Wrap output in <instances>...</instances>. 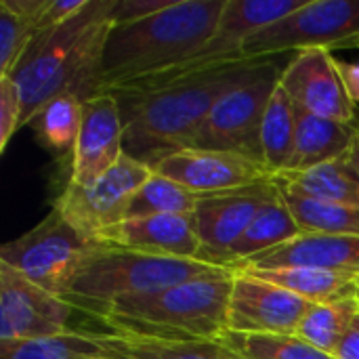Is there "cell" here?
Masks as SVG:
<instances>
[{
	"label": "cell",
	"instance_id": "obj_10",
	"mask_svg": "<svg viewBox=\"0 0 359 359\" xmlns=\"http://www.w3.org/2000/svg\"><path fill=\"white\" fill-rule=\"evenodd\" d=\"M305 2L307 0H227L221 21L217 25V32L191 59L183 61L181 65L172 69H166L162 74L135 82L130 86H139V88L162 86V84H170L175 80H181V78H187V76H194V74H200L219 65L244 61L242 46L250 34L259 32L261 27L282 17H288L290 13L299 11ZM130 86H124V88H130Z\"/></svg>",
	"mask_w": 359,
	"mask_h": 359
},
{
	"label": "cell",
	"instance_id": "obj_27",
	"mask_svg": "<svg viewBox=\"0 0 359 359\" xmlns=\"http://www.w3.org/2000/svg\"><path fill=\"white\" fill-rule=\"evenodd\" d=\"M294 130H297L294 103L286 95V90L278 84L267 105L263 128H261L263 164L271 177L288 170L292 149H294Z\"/></svg>",
	"mask_w": 359,
	"mask_h": 359
},
{
	"label": "cell",
	"instance_id": "obj_7",
	"mask_svg": "<svg viewBox=\"0 0 359 359\" xmlns=\"http://www.w3.org/2000/svg\"><path fill=\"white\" fill-rule=\"evenodd\" d=\"M359 36V0H307L299 11L250 34L244 61H263L309 48L337 50Z\"/></svg>",
	"mask_w": 359,
	"mask_h": 359
},
{
	"label": "cell",
	"instance_id": "obj_25",
	"mask_svg": "<svg viewBox=\"0 0 359 359\" xmlns=\"http://www.w3.org/2000/svg\"><path fill=\"white\" fill-rule=\"evenodd\" d=\"M278 185V183H276ZM280 196L290 208L301 233H328L359 238V208L292 194L280 187Z\"/></svg>",
	"mask_w": 359,
	"mask_h": 359
},
{
	"label": "cell",
	"instance_id": "obj_34",
	"mask_svg": "<svg viewBox=\"0 0 359 359\" xmlns=\"http://www.w3.org/2000/svg\"><path fill=\"white\" fill-rule=\"evenodd\" d=\"M339 63V69H341V76H343V82H345V88L351 97V101L355 103V107L359 105V61H341L337 59Z\"/></svg>",
	"mask_w": 359,
	"mask_h": 359
},
{
	"label": "cell",
	"instance_id": "obj_19",
	"mask_svg": "<svg viewBox=\"0 0 359 359\" xmlns=\"http://www.w3.org/2000/svg\"><path fill=\"white\" fill-rule=\"evenodd\" d=\"M273 181L299 196L359 208V135L339 158L305 172L276 175Z\"/></svg>",
	"mask_w": 359,
	"mask_h": 359
},
{
	"label": "cell",
	"instance_id": "obj_32",
	"mask_svg": "<svg viewBox=\"0 0 359 359\" xmlns=\"http://www.w3.org/2000/svg\"><path fill=\"white\" fill-rule=\"evenodd\" d=\"M21 128V97L11 76H0V151Z\"/></svg>",
	"mask_w": 359,
	"mask_h": 359
},
{
	"label": "cell",
	"instance_id": "obj_6",
	"mask_svg": "<svg viewBox=\"0 0 359 359\" xmlns=\"http://www.w3.org/2000/svg\"><path fill=\"white\" fill-rule=\"evenodd\" d=\"M282 69L276 57L261 61L250 78L215 103L191 147L229 151L263 164L261 128L271 95L280 84Z\"/></svg>",
	"mask_w": 359,
	"mask_h": 359
},
{
	"label": "cell",
	"instance_id": "obj_4",
	"mask_svg": "<svg viewBox=\"0 0 359 359\" xmlns=\"http://www.w3.org/2000/svg\"><path fill=\"white\" fill-rule=\"evenodd\" d=\"M233 271L196 278L116 301L97 322L109 334L145 341H219L227 326Z\"/></svg>",
	"mask_w": 359,
	"mask_h": 359
},
{
	"label": "cell",
	"instance_id": "obj_33",
	"mask_svg": "<svg viewBox=\"0 0 359 359\" xmlns=\"http://www.w3.org/2000/svg\"><path fill=\"white\" fill-rule=\"evenodd\" d=\"M172 0H114L111 21L114 23H130L145 19L162 8H166Z\"/></svg>",
	"mask_w": 359,
	"mask_h": 359
},
{
	"label": "cell",
	"instance_id": "obj_16",
	"mask_svg": "<svg viewBox=\"0 0 359 359\" xmlns=\"http://www.w3.org/2000/svg\"><path fill=\"white\" fill-rule=\"evenodd\" d=\"M124 156V120L114 93H103L84 103L80 135L72 158V183L88 185Z\"/></svg>",
	"mask_w": 359,
	"mask_h": 359
},
{
	"label": "cell",
	"instance_id": "obj_20",
	"mask_svg": "<svg viewBox=\"0 0 359 359\" xmlns=\"http://www.w3.org/2000/svg\"><path fill=\"white\" fill-rule=\"evenodd\" d=\"M294 120H297L294 149L288 170L284 172H305L339 158L343 151L351 147V143L359 135V126L355 124L328 120L309 114L297 105H294Z\"/></svg>",
	"mask_w": 359,
	"mask_h": 359
},
{
	"label": "cell",
	"instance_id": "obj_38",
	"mask_svg": "<svg viewBox=\"0 0 359 359\" xmlns=\"http://www.w3.org/2000/svg\"><path fill=\"white\" fill-rule=\"evenodd\" d=\"M358 301H359V278H358Z\"/></svg>",
	"mask_w": 359,
	"mask_h": 359
},
{
	"label": "cell",
	"instance_id": "obj_28",
	"mask_svg": "<svg viewBox=\"0 0 359 359\" xmlns=\"http://www.w3.org/2000/svg\"><path fill=\"white\" fill-rule=\"evenodd\" d=\"M358 316V299L311 305L309 313L297 330V337L309 343L311 347L324 351L326 355H334L337 347L341 345Z\"/></svg>",
	"mask_w": 359,
	"mask_h": 359
},
{
	"label": "cell",
	"instance_id": "obj_21",
	"mask_svg": "<svg viewBox=\"0 0 359 359\" xmlns=\"http://www.w3.org/2000/svg\"><path fill=\"white\" fill-rule=\"evenodd\" d=\"M297 236H301V229L278 189V196L257 212V217L246 227L242 238L229 248V252L223 259V267L233 271L238 265L250 261L252 257L273 250L294 240Z\"/></svg>",
	"mask_w": 359,
	"mask_h": 359
},
{
	"label": "cell",
	"instance_id": "obj_36",
	"mask_svg": "<svg viewBox=\"0 0 359 359\" xmlns=\"http://www.w3.org/2000/svg\"><path fill=\"white\" fill-rule=\"evenodd\" d=\"M107 341V339H105ZM109 345V343H107ZM109 353L107 355H103V358H99V359H143V358H137V355H130V353H126V351H120V349H116V347H111L109 345Z\"/></svg>",
	"mask_w": 359,
	"mask_h": 359
},
{
	"label": "cell",
	"instance_id": "obj_9",
	"mask_svg": "<svg viewBox=\"0 0 359 359\" xmlns=\"http://www.w3.org/2000/svg\"><path fill=\"white\" fill-rule=\"evenodd\" d=\"M151 172L149 166L124 154L116 166L88 185L67 181L63 194L55 202V210H59L80 236L99 242L107 229L126 221L135 194Z\"/></svg>",
	"mask_w": 359,
	"mask_h": 359
},
{
	"label": "cell",
	"instance_id": "obj_13",
	"mask_svg": "<svg viewBox=\"0 0 359 359\" xmlns=\"http://www.w3.org/2000/svg\"><path fill=\"white\" fill-rule=\"evenodd\" d=\"M280 86L297 107L328 120L355 124V103L345 88L332 50L309 48L297 53L284 65Z\"/></svg>",
	"mask_w": 359,
	"mask_h": 359
},
{
	"label": "cell",
	"instance_id": "obj_15",
	"mask_svg": "<svg viewBox=\"0 0 359 359\" xmlns=\"http://www.w3.org/2000/svg\"><path fill=\"white\" fill-rule=\"evenodd\" d=\"M154 172L172 179L196 196L221 194L271 177L263 164L238 154L196 147L168 156L154 168Z\"/></svg>",
	"mask_w": 359,
	"mask_h": 359
},
{
	"label": "cell",
	"instance_id": "obj_11",
	"mask_svg": "<svg viewBox=\"0 0 359 359\" xmlns=\"http://www.w3.org/2000/svg\"><path fill=\"white\" fill-rule=\"evenodd\" d=\"M276 196L278 185L273 177L238 189L200 196L194 212L198 238L202 242L200 261L223 267L229 248L242 238L257 212Z\"/></svg>",
	"mask_w": 359,
	"mask_h": 359
},
{
	"label": "cell",
	"instance_id": "obj_17",
	"mask_svg": "<svg viewBox=\"0 0 359 359\" xmlns=\"http://www.w3.org/2000/svg\"><path fill=\"white\" fill-rule=\"evenodd\" d=\"M99 242L185 261H200L202 255V242L198 238L194 215H151L126 219L107 229Z\"/></svg>",
	"mask_w": 359,
	"mask_h": 359
},
{
	"label": "cell",
	"instance_id": "obj_18",
	"mask_svg": "<svg viewBox=\"0 0 359 359\" xmlns=\"http://www.w3.org/2000/svg\"><path fill=\"white\" fill-rule=\"evenodd\" d=\"M309 267L322 271H341L359 276V238L301 233L294 240L252 257L233 271H263V269H292Z\"/></svg>",
	"mask_w": 359,
	"mask_h": 359
},
{
	"label": "cell",
	"instance_id": "obj_26",
	"mask_svg": "<svg viewBox=\"0 0 359 359\" xmlns=\"http://www.w3.org/2000/svg\"><path fill=\"white\" fill-rule=\"evenodd\" d=\"M48 0H0V76H11L38 32Z\"/></svg>",
	"mask_w": 359,
	"mask_h": 359
},
{
	"label": "cell",
	"instance_id": "obj_2",
	"mask_svg": "<svg viewBox=\"0 0 359 359\" xmlns=\"http://www.w3.org/2000/svg\"><path fill=\"white\" fill-rule=\"evenodd\" d=\"M114 0H88L67 21L38 32L11 78L21 97V126L57 95L69 93L82 103L103 95V48L111 27Z\"/></svg>",
	"mask_w": 359,
	"mask_h": 359
},
{
	"label": "cell",
	"instance_id": "obj_24",
	"mask_svg": "<svg viewBox=\"0 0 359 359\" xmlns=\"http://www.w3.org/2000/svg\"><path fill=\"white\" fill-rule=\"evenodd\" d=\"M84 116V103L69 95H57L50 99L32 120L29 126L36 133V139L59 158H74L76 141L80 135Z\"/></svg>",
	"mask_w": 359,
	"mask_h": 359
},
{
	"label": "cell",
	"instance_id": "obj_30",
	"mask_svg": "<svg viewBox=\"0 0 359 359\" xmlns=\"http://www.w3.org/2000/svg\"><path fill=\"white\" fill-rule=\"evenodd\" d=\"M196 194L175 183L168 177L151 172L143 187L135 194L126 219L151 217V215H194L198 206Z\"/></svg>",
	"mask_w": 359,
	"mask_h": 359
},
{
	"label": "cell",
	"instance_id": "obj_23",
	"mask_svg": "<svg viewBox=\"0 0 359 359\" xmlns=\"http://www.w3.org/2000/svg\"><path fill=\"white\" fill-rule=\"evenodd\" d=\"M109 351L105 334L76 330L32 341H0V359H99Z\"/></svg>",
	"mask_w": 359,
	"mask_h": 359
},
{
	"label": "cell",
	"instance_id": "obj_5",
	"mask_svg": "<svg viewBox=\"0 0 359 359\" xmlns=\"http://www.w3.org/2000/svg\"><path fill=\"white\" fill-rule=\"evenodd\" d=\"M223 271L231 269L204 261L156 257L130 248L97 244V248L76 271L61 299L72 309H78L97 320L120 299L158 292L196 278Z\"/></svg>",
	"mask_w": 359,
	"mask_h": 359
},
{
	"label": "cell",
	"instance_id": "obj_37",
	"mask_svg": "<svg viewBox=\"0 0 359 359\" xmlns=\"http://www.w3.org/2000/svg\"><path fill=\"white\" fill-rule=\"evenodd\" d=\"M345 48H359V36H358V38H353V40H349V42H345V44H341V46H339V50H345Z\"/></svg>",
	"mask_w": 359,
	"mask_h": 359
},
{
	"label": "cell",
	"instance_id": "obj_14",
	"mask_svg": "<svg viewBox=\"0 0 359 359\" xmlns=\"http://www.w3.org/2000/svg\"><path fill=\"white\" fill-rule=\"evenodd\" d=\"M72 307L0 263V341L55 337L69 328Z\"/></svg>",
	"mask_w": 359,
	"mask_h": 359
},
{
	"label": "cell",
	"instance_id": "obj_3",
	"mask_svg": "<svg viewBox=\"0 0 359 359\" xmlns=\"http://www.w3.org/2000/svg\"><path fill=\"white\" fill-rule=\"evenodd\" d=\"M227 0H172L130 23H111L101 63L103 90L130 86L191 59L217 32Z\"/></svg>",
	"mask_w": 359,
	"mask_h": 359
},
{
	"label": "cell",
	"instance_id": "obj_1",
	"mask_svg": "<svg viewBox=\"0 0 359 359\" xmlns=\"http://www.w3.org/2000/svg\"><path fill=\"white\" fill-rule=\"evenodd\" d=\"M259 65L236 61L162 86L111 90L124 120V154L154 170L168 156L189 149L215 103Z\"/></svg>",
	"mask_w": 359,
	"mask_h": 359
},
{
	"label": "cell",
	"instance_id": "obj_29",
	"mask_svg": "<svg viewBox=\"0 0 359 359\" xmlns=\"http://www.w3.org/2000/svg\"><path fill=\"white\" fill-rule=\"evenodd\" d=\"M219 341L240 359H334L297 334H250L225 330Z\"/></svg>",
	"mask_w": 359,
	"mask_h": 359
},
{
	"label": "cell",
	"instance_id": "obj_35",
	"mask_svg": "<svg viewBox=\"0 0 359 359\" xmlns=\"http://www.w3.org/2000/svg\"><path fill=\"white\" fill-rule=\"evenodd\" d=\"M334 359H359V316L334 351Z\"/></svg>",
	"mask_w": 359,
	"mask_h": 359
},
{
	"label": "cell",
	"instance_id": "obj_12",
	"mask_svg": "<svg viewBox=\"0 0 359 359\" xmlns=\"http://www.w3.org/2000/svg\"><path fill=\"white\" fill-rule=\"evenodd\" d=\"M311 303L248 271H233L227 326L250 334H297Z\"/></svg>",
	"mask_w": 359,
	"mask_h": 359
},
{
	"label": "cell",
	"instance_id": "obj_8",
	"mask_svg": "<svg viewBox=\"0 0 359 359\" xmlns=\"http://www.w3.org/2000/svg\"><path fill=\"white\" fill-rule=\"evenodd\" d=\"M97 244L101 242H90L80 236L53 208L34 229L0 248V263L61 299Z\"/></svg>",
	"mask_w": 359,
	"mask_h": 359
},
{
	"label": "cell",
	"instance_id": "obj_31",
	"mask_svg": "<svg viewBox=\"0 0 359 359\" xmlns=\"http://www.w3.org/2000/svg\"><path fill=\"white\" fill-rule=\"evenodd\" d=\"M105 339L111 347L143 359H240L221 341H145L114 334Z\"/></svg>",
	"mask_w": 359,
	"mask_h": 359
},
{
	"label": "cell",
	"instance_id": "obj_22",
	"mask_svg": "<svg viewBox=\"0 0 359 359\" xmlns=\"http://www.w3.org/2000/svg\"><path fill=\"white\" fill-rule=\"evenodd\" d=\"M265 282L286 288L288 292L309 301L311 305L337 303L345 299H358V278L355 273L341 271H322L309 267L292 269H263L248 271Z\"/></svg>",
	"mask_w": 359,
	"mask_h": 359
}]
</instances>
